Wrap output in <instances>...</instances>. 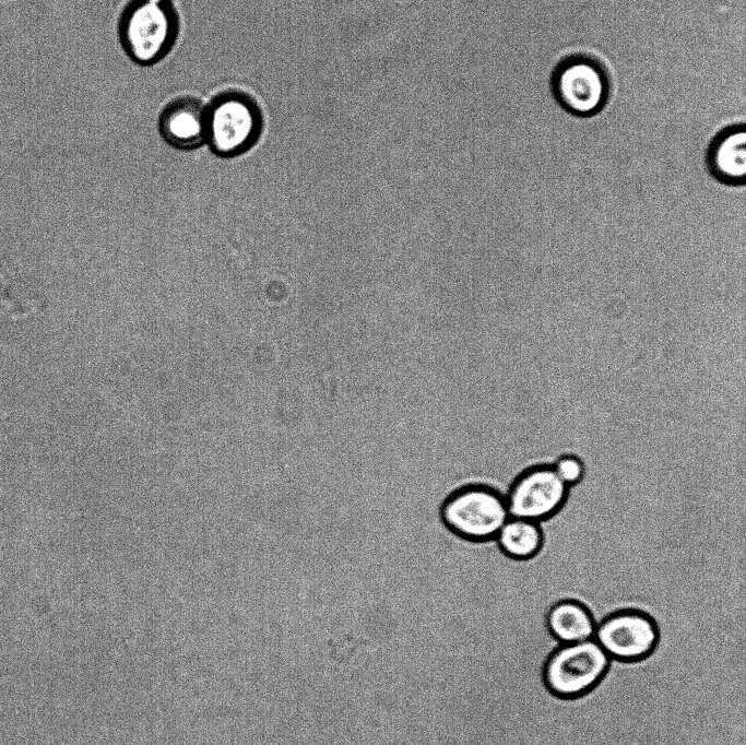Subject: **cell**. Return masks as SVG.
<instances>
[{"label": "cell", "mask_w": 746, "mask_h": 745, "mask_svg": "<svg viewBox=\"0 0 746 745\" xmlns=\"http://www.w3.org/2000/svg\"><path fill=\"white\" fill-rule=\"evenodd\" d=\"M180 20L174 0H130L118 21L125 54L142 67L163 60L174 48Z\"/></svg>", "instance_id": "obj_1"}, {"label": "cell", "mask_w": 746, "mask_h": 745, "mask_svg": "<svg viewBox=\"0 0 746 745\" xmlns=\"http://www.w3.org/2000/svg\"><path fill=\"white\" fill-rule=\"evenodd\" d=\"M263 128L262 109L245 91L224 90L206 104L205 143L220 157L232 158L248 152L260 140Z\"/></svg>", "instance_id": "obj_2"}, {"label": "cell", "mask_w": 746, "mask_h": 745, "mask_svg": "<svg viewBox=\"0 0 746 745\" xmlns=\"http://www.w3.org/2000/svg\"><path fill=\"white\" fill-rule=\"evenodd\" d=\"M439 517L445 528L460 540L487 543L495 541L510 513L505 494L488 484L469 483L445 497Z\"/></svg>", "instance_id": "obj_3"}, {"label": "cell", "mask_w": 746, "mask_h": 745, "mask_svg": "<svg viewBox=\"0 0 746 745\" xmlns=\"http://www.w3.org/2000/svg\"><path fill=\"white\" fill-rule=\"evenodd\" d=\"M555 100L567 113L588 118L600 114L612 92L611 75L605 64L587 52L561 58L550 74Z\"/></svg>", "instance_id": "obj_4"}, {"label": "cell", "mask_w": 746, "mask_h": 745, "mask_svg": "<svg viewBox=\"0 0 746 745\" xmlns=\"http://www.w3.org/2000/svg\"><path fill=\"white\" fill-rule=\"evenodd\" d=\"M609 658L594 638L561 643L544 666L547 688L559 697H578L592 689L605 674Z\"/></svg>", "instance_id": "obj_5"}, {"label": "cell", "mask_w": 746, "mask_h": 745, "mask_svg": "<svg viewBox=\"0 0 746 745\" xmlns=\"http://www.w3.org/2000/svg\"><path fill=\"white\" fill-rule=\"evenodd\" d=\"M570 488L555 473L552 463H535L522 470L505 494L510 517L543 523L566 505Z\"/></svg>", "instance_id": "obj_6"}, {"label": "cell", "mask_w": 746, "mask_h": 745, "mask_svg": "<svg viewBox=\"0 0 746 745\" xmlns=\"http://www.w3.org/2000/svg\"><path fill=\"white\" fill-rule=\"evenodd\" d=\"M594 640L609 659L637 661L649 655L659 639L655 622L638 610H620L596 626Z\"/></svg>", "instance_id": "obj_7"}, {"label": "cell", "mask_w": 746, "mask_h": 745, "mask_svg": "<svg viewBox=\"0 0 746 745\" xmlns=\"http://www.w3.org/2000/svg\"><path fill=\"white\" fill-rule=\"evenodd\" d=\"M158 132L171 147L190 151L206 142V105L194 96L168 102L158 116Z\"/></svg>", "instance_id": "obj_8"}, {"label": "cell", "mask_w": 746, "mask_h": 745, "mask_svg": "<svg viewBox=\"0 0 746 745\" xmlns=\"http://www.w3.org/2000/svg\"><path fill=\"white\" fill-rule=\"evenodd\" d=\"M706 168L714 181L737 188L745 185V125L732 123L721 129L710 141L704 157Z\"/></svg>", "instance_id": "obj_9"}, {"label": "cell", "mask_w": 746, "mask_h": 745, "mask_svg": "<svg viewBox=\"0 0 746 745\" xmlns=\"http://www.w3.org/2000/svg\"><path fill=\"white\" fill-rule=\"evenodd\" d=\"M546 620L550 634L560 643L592 639L596 629L590 610L573 599H564L553 604Z\"/></svg>", "instance_id": "obj_10"}, {"label": "cell", "mask_w": 746, "mask_h": 745, "mask_svg": "<svg viewBox=\"0 0 746 745\" xmlns=\"http://www.w3.org/2000/svg\"><path fill=\"white\" fill-rule=\"evenodd\" d=\"M495 542L502 555L516 561L536 557L545 542L541 523L517 517H509L498 532Z\"/></svg>", "instance_id": "obj_11"}, {"label": "cell", "mask_w": 746, "mask_h": 745, "mask_svg": "<svg viewBox=\"0 0 746 745\" xmlns=\"http://www.w3.org/2000/svg\"><path fill=\"white\" fill-rule=\"evenodd\" d=\"M552 466L561 482L569 488L580 484L585 476L583 460L573 453L558 456Z\"/></svg>", "instance_id": "obj_12"}]
</instances>
